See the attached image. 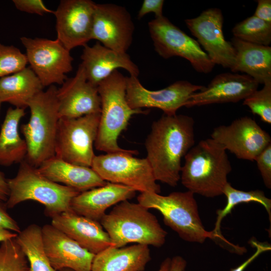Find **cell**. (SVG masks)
<instances>
[{
  "label": "cell",
  "instance_id": "cell-1",
  "mask_svg": "<svg viewBox=\"0 0 271 271\" xmlns=\"http://www.w3.org/2000/svg\"><path fill=\"white\" fill-rule=\"evenodd\" d=\"M194 120L188 115L164 114L153 122L145 147L156 181L171 187L180 180L181 161L194 145Z\"/></svg>",
  "mask_w": 271,
  "mask_h": 271
},
{
  "label": "cell",
  "instance_id": "cell-2",
  "mask_svg": "<svg viewBox=\"0 0 271 271\" xmlns=\"http://www.w3.org/2000/svg\"><path fill=\"white\" fill-rule=\"evenodd\" d=\"M184 159L180 179L188 191L209 198L223 194L232 167L222 145L212 138L201 140Z\"/></svg>",
  "mask_w": 271,
  "mask_h": 271
},
{
  "label": "cell",
  "instance_id": "cell-3",
  "mask_svg": "<svg viewBox=\"0 0 271 271\" xmlns=\"http://www.w3.org/2000/svg\"><path fill=\"white\" fill-rule=\"evenodd\" d=\"M126 77L116 70L97 86L101 110L94 147L106 153H126L133 155L138 151L121 148L118 137L124 130L134 114H147L142 109H132L126 98Z\"/></svg>",
  "mask_w": 271,
  "mask_h": 271
},
{
  "label": "cell",
  "instance_id": "cell-4",
  "mask_svg": "<svg viewBox=\"0 0 271 271\" xmlns=\"http://www.w3.org/2000/svg\"><path fill=\"white\" fill-rule=\"evenodd\" d=\"M112 246H125L136 243L160 247L166 241L167 232L149 209L140 204L123 201L100 220Z\"/></svg>",
  "mask_w": 271,
  "mask_h": 271
},
{
  "label": "cell",
  "instance_id": "cell-5",
  "mask_svg": "<svg viewBox=\"0 0 271 271\" xmlns=\"http://www.w3.org/2000/svg\"><path fill=\"white\" fill-rule=\"evenodd\" d=\"M57 89L55 85H51L29 100V120L20 126L21 132L27 146L25 160L36 168L55 156V140L60 119Z\"/></svg>",
  "mask_w": 271,
  "mask_h": 271
},
{
  "label": "cell",
  "instance_id": "cell-6",
  "mask_svg": "<svg viewBox=\"0 0 271 271\" xmlns=\"http://www.w3.org/2000/svg\"><path fill=\"white\" fill-rule=\"evenodd\" d=\"M9 195L5 204L11 209L21 202L33 200L45 206L46 216L52 217L72 211L71 202L79 193L71 187L49 180L24 160L20 164L16 176L8 179Z\"/></svg>",
  "mask_w": 271,
  "mask_h": 271
},
{
  "label": "cell",
  "instance_id": "cell-7",
  "mask_svg": "<svg viewBox=\"0 0 271 271\" xmlns=\"http://www.w3.org/2000/svg\"><path fill=\"white\" fill-rule=\"evenodd\" d=\"M194 195L189 191L174 192L167 196L143 192L137 200L147 208L158 210L165 224L185 241L202 243L207 238L219 239L213 231H208L204 227Z\"/></svg>",
  "mask_w": 271,
  "mask_h": 271
},
{
  "label": "cell",
  "instance_id": "cell-8",
  "mask_svg": "<svg viewBox=\"0 0 271 271\" xmlns=\"http://www.w3.org/2000/svg\"><path fill=\"white\" fill-rule=\"evenodd\" d=\"M100 113L77 118H60L56 137L55 156L73 164L91 167L95 156Z\"/></svg>",
  "mask_w": 271,
  "mask_h": 271
},
{
  "label": "cell",
  "instance_id": "cell-9",
  "mask_svg": "<svg viewBox=\"0 0 271 271\" xmlns=\"http://www.w3.org/2000/svg\"><path fill=\"white\" fill-rule=\"evenodd\" d=\"M91 168L105 181L129 186L141 193L161 192L146 158L126 153H106L95 155Z\"/></svg>",
  "mask_w": 271,
  "mask_h": 271
},
{
  "label": "cell",
  "instance_id": "cell-10",
  "mask_svg": "<svg viewBox=\"0 0 271 271\" xmlns=\"http://www.w3.org/2000/svg\"><path fill=\"white\" fill-rule=\"evenodd\" d=\"M151 38L156 52L162 58L179 56L187 60L194 69L203 73L210 72L215 64L192 38L164 16L148 23Z\"/></svg>",
  "mask_w": 271,
  "mask_h": 271
},
{
  "label": "cell",
  "instance_id": "cell-11",
  "mask_svg": "<svg viewBox=\"0 0 271 271\" xmlns=\"http://www.w3.org/2000/svg\"><path fill=\"white\" fill-rule=\"evenodd\" d=\"M20 40L26 49L28 63L43 87L63 84L67 79L66 74L73 69L70 51L57 39L23 37Z\"/></svg>",
  "mask_w": 271,
  "mask_h": 271
},
{
  "label": "cell",
  "instance_id": "cell-12",
  "mask_svg": "<svg viewBox=\"0 0 271 271\" xmlns=\"http://www.w3.org/2000/svg\"><path fill=\"white\" fill-rule=\"evenodd\" d=\"M126 98L132 109L157 108L167 115L176 114L177 111L185 106L190 96L204 86L180 80L165 88L150 90L146 88L137 77H126Z\"/></svg>",
  "mask_w": 271,
  "mask_h": 271
},
{
  "label": "cell",
  "instance_id": "cell-13",
  "mask_svg": "<svg viewBox=\"0 0 271 271\" xmlns=\"http://www.w3.org/2000/svg\"><path fill=\"white\" fill-rule=\"evenodd\" d=\"M211 138L239 159L253 161L271 144L270 135L252 118L243 116L216 127Z\"/></svg>",
  "mask_w": 271,
  "mask_h": 271
},
{
  "label": "cell",
  "instance_id": "cell-14",
  "mask_svg": "<svg viewBox=\"0 0 271 271\" xmlns=\"http://www.w3.org/2000/svg\"><path fill=\"white\" fill-rule=\"evenodd\" d=\"M134 26L124 7L113 4H96L91 39L119 53H125L133 39Z\"/></svg>",
  "mask_w": 271,
  "mask_h": 271
},
{
  "label": "cell",
  "instance_id": "cell-15",
  "mask_svg": "<svg viewBox=\"0 0 271 271\" xmlns=\"http://www.w3.org/2000/svg\"><path fill=\"white\" fill-rule=\"evenodd\" d=\"M95 4L90 0H62L54 11L57 39L69 51L92 39Z\"/></svg>",
  "mask_w": 271,
  "mask_h": 271
},
{
  "label": "cell",
  "instance_id": "cell-16",
  "mask_svg": "<svg viewBox=\"0 0 271 271\" xmlns=\"http://www.w3.org/2000/svg\"><path fill=\"white\" fill-rule=\"evenodd\" d=\"M185 22L212 62L231 69L234 63L235 51L231 42L224 37L221 11L210 8L196 18L185 20Z\"/></svg>",
  "mask_w": 271,
  "mask_h": 271
},
{
  "label": "cell",
  "instance_id": "cell-17",
  "mask_svg": "<svg viewBox=\"0 0 271 271\" xmlns=\"http://www.w3.org/2000/svg\"><path fill=\"white\" fill-rule=\"evenodd\" d=\"M61 85L57 92L60 118L100 113L101 102L97 86L87 80L81 64L75 75L67 78Z\"/></svg>",
  "mask_w": 271,
  "mask_h": 271
},
{
  "label": "cell",
  "instance_id": "cell-18",
  "mask_svg": "<svg viewBox=\"0 0 271 271\" xmlns=\"http://www.w3.org/2000/svg\"><path fill=\"white\" fill-rule=\"evenodd\" d=\"M42 233L45 252L55 270L70 268L74 271H91L95 254L51 224L44 225Z\"/></svg>",
  "mask_w": 271,
  "mask_h": 271
},
{
  "label": "cell",
  "instance_id": "cell-19",
  "mask_svg": "<svg viewBox=\"0 0 271 271\" xmlns=\"http://www.w3.org/2000/svg\"><path fill=\"white\" fill-rule=\"evenodd\" d=\"M258 83L246 74L223 73L216 75L207 87L192 94L185 106L237 102L257 90Z\"/></svg>",
  "mask_w": 271,
  "mask_h": 271
},
{
  "label": "cell",
  "instance_id": "cell-20",
  "mask_svg": "<svg viewBox=\"0 0 271 271\" xmlns=\"http://www.w3.org/2000/svg\"><path fill=\"white\" fill-rule=\"evenodd\" d=\"M81 59L87 80L96 86L118 68L125 69L131 76L138 77L140 74L127 53L117 52L98 42L92 46H84Z\"/></svg>",
  "mask_w": 271,
  "mask_h": 271
},
{
  "label": "cell",
  "instance_id": "cell-21",
  "mask_svg": "<svg viewBox=\"0 0 271 271\" xmlns=\"http://www.w3.org/2000/svg\"><path fill=\"white\" fill-rule=\"evenodd\" d=\"M51 224L81 246L96 254L109 246L111 240L99 221L65 212L52 218Z\"/></svg>",
  "mask_w": 271,
  "mask_h": 271
},
{
  "label": "cell",
  "instance_id": "cell-22",
  "mask_svg": "<svg viewBox=\"0 0 271 271\" xmlns=\"http://www.w3.org/2000/svg\"><path fill=\"white\" fill-rule=\"evenodd\" d=\"M136 191L130 187L108 182L79 193L72 200L71 209L78 215L100 221L107 209L133 198Z\"/></svg>",
  "mask_w": 271,
  "mask_h": 271
},
{
  "label": "cell",
  "instance_id": "cell-23",
  "mask_svg": "<svg viewBox=\"0 0 271 271\" xmlns=\"http://www.w3.org/2000/svg\"><path fill=\"white\" fill-rule=\"evenodd\" d=\"M37 168L52 181L79 192L102 186L107 183L91 167L70 163L55 156L44 161Z\"/></svg>",
  "mask_w": 271,
  "mask_h": 271
},
{
  "label": "cell",
  "instance_id": "cell-24",
  "mask_svg": "<svg viewBox=\"0 0 271 271\" xmlns=\"http://www.w3.org/2000/svg\"><path fill=\"white\" fill-rule=\"evenodd\" d=\"M235 51L234 73L242 72L258 84L271 80V47L249 43L233 37L230 42Z\"/></svg>",
  "mask_w": 271,
  "mask_h": 271
},
{
  "label": "cell",
  "instance_id": "cell-25",
  "mask_svg": "<svg viewBox=\"0 0 271 271\" xmlns=\"http://www.w3.org/2000/svg\"><path fill=\"white\" fill-rule=\"evenodd\" d=\"M151 259L147 245L110 246L95 255L91 271H143Z\"/></svg>",
  "mask_w": 271,
  "mask_h": 271
},
{
  "label": "cell",
  "instance_id": "cell-26",
  "mask_svg": "<svg viewBox=\"0 0 271 271\" xmlns=\"http://www.w3.org/2000/svg\"><path fill=\"white\" fill-rule=\"evenodd\" d=\"M25 109L9 107L0 130V166L9 167L25 160L27 146L19 133V124Z\"/></svg>",
  "mask_w": 271,
  "mask_h": 271
},
{
  "label": "cell",
  "instance_id": "cell-27",
  "mask_svg": "<svg viewBox=\"0 0 271 271\" xmlns=\"http://www.w3.org/2000/svg\"><path fill=\"white\" fill-rule=\"evenodd\" d=\"M40 80L30 67L0 78V101L15 107H28L30 99L43 90Z\"/></svg>",
  "mask_w": 271,
  "mask_h": 271
},
{
  "label": "cell",
  "instance_id": "cell-28",
  "mask_svg": "<svg viewBox=\"0 0 271 271\" xmlns=\"http://www.w3.org/2000/svg\"><path fill=\"white\" fill-rule=\"evenodd\" d=\"M16 239L28 259L30 271H56L45 252L42 227L30 224L21 231Z\"/></svg>",
  "mask_w": 271,
  "mask_h": 271
},
{
  "label": "cell",
  "instance_id": "cell-29",
  "mask_svg": "<svg viewBox=\"0 0 271 271\" xmlns=\"http://www.w3.org/2000/svg\"><path fill=\"white\" fill-rule=\"evenodd\" d=\"M223 194L225 195L227 198V203L222 209H218L216 211L217 217L215 225V228L213 232L218 236L221 240L225 241L229 244L222 235L220 231L221 222L222 220L227 214L230 213L232 209L237 205L242 203H249L255 202L262 205L266 210L271 220V200L266 197L262 191L259 190L244 191L236 189L233 187L228 182L224 188Z\"/></svg>",
  "mask_w": 271,
  "mask_h": 271
},
{
  "label": "cell",
  "instance_id": "cell-30",
  "mask_svg": "<svg viewBox=\"0 0 271 271\" xmlns=\"http://www.w3.org/2000/svg\"><path fill=\"white\" fill-rule=\"evenodd\" d=\"M232 32L234 37L249 43L269 46L271 42V23L253 15L237 23Z\"/></svg>",
  "mask_w": 271,
  "mask_h": 271
},
{
  "label": "cell",
  "instance_id": "cell-31",
  "mask_svg": "<svg viewBox=\"0 0 271 271\" xmlns=\"http://www.w3.org/2000/svg\"><path fill=\"white\" fill-rule=\"evenodd\" d=\"M0 271H30L28 259L16 238L1 242Z\"/></svg>",
  "mask_w": 271,
  "mask_h": 271
},
{
  "label": "cell",
  "instance_id": "cell-32",
  "mask_svg": "<svg viewBox=\"0 0 271 271\" xmlns=\"http://www.w3.org/2000/svg\"><path fill=\"white\" fill-rule=\"evenodd\" d=\"M260 90H256L244 99L243 104L251 112L258 115L261 120L271 123V80L264 83Z\"/></svg>",
  "mask_w": 271,
  "mask_h": 271
},
{
  "label": "cell",
  "instance_id": "cell-33",
  "mask_svg": "<svg viewBox=\"0 0 271 271\" xmlns=\"http://www.w3.org/2000/svg\"><path fill=\"white\" fill-rule=\"evenodd\" d=\"M27 64L26 54L19 49L0 43V78L23 70Z\"/></svg>",
  "mask_w": 271,
  "mask_h": 271
},
{
  "label": "cell",
  "instance_id": "cell-34",
  "mask_svg": "<svg viewBox=\"0 0 271 271\" xmlns=\"http://www.w3.org/2000/svg\"><path fill=\"white\" fill-rule=\"evenodd\" d=\"M264 185L271 188V144L267 146L255 158Z\"/></svg>",
  "mask_w": 271,
  "mask_h": 271
},
{
  "label": "cell",
  "instance_id": "cell-35",
  "mask_svg": "<svg viewBox=\"0 0 271 271\" xmlns=\"http://www.w3.org/2000/svg\"><path fill=\"white\" fill-rule=\"evenodd\" d=\"M16 8L19 11L29 14L43 16L47 13H53L42 0H14Z\"/></svg>",
  "mask_w": 271,
  "mask_h": 271
},
{
  "label": "cell",
  "instance_id": "cell-36",
  "mask_svg": "<svg viewBox=\"0 0 271 271\" xmlns=\"http://www.w3.org/2000/svg\"><path fill=\"white\" fill-rule=\"evenodd\" d=\"M163 0H144L138 14V19H141L146 15L153 13L155 18L163 16Z\"/></svg>",
  "mask_w": 271,
  "mask_h": 271
},
{
  "label": "cell",
  "instance_id": "cell-37",
  "mask_svg": "<svg viewBox=\"0 0 271 271\" xmlns=\"http://www.w3.org/2000/svg\"><path fill=\"white\" fill-rule=\"evenodd\" d=\"M7 207L0 201V227L19 233L21 231L18 223L10 215Z\"/></svg>",
  "mask_w": 271,
  "mask_h": 271
},
{
  "label": "cell",
  "instance_id": "cell-38",
  "mask_svg": "<svg viewBox=\"0 0 271 271\" xmlns=\"http://www.w3.org/2000/svg\"><path fill=\"white\" fill-rule=\"evenodd\" d=\"M251 244L256 247V251L249 258L246 260L240 265L234 268H231L229 271H243L244 269L259 254L264 251L270 250V245L266 243H261L255 240H251Z\"/></svg>",
  "mask_w": 271,
  "mask_h": 271
},
{
  "label": "cell",
  "instance_id": "cell-39",
  "mask_svg": "<svg viewBox=\"0 0 271 271\" xmlns=\"http://www.w3.org/2000/svg\"><path fill=\"white\" fill-rule=\"evenodd\" d=\"M253 16L271 23V1L258 0L257 6Z\"/></svg>",
  "mask_w": 271,
  "mask_h": 271
},
{
  "label": "cell",
  "instance_id": "cell-40",
  "mask_svg": "<svg viewBox=\"0 0 271 271\" xmlns=\"http://www.w3.org/2000/svg\"><path fill=\"white\" fill-rule=\"evenodd\" d=\"M7 179L4 173L0 171V201L6 202L9 195Z\"/></svg>",
  "mask_w": 271,
  "mask_h": 271
},
{
  "label": "cell",
  "instance_id": "cell-41",
  "mask_svg": "<svg viewBox=\"0 0 271 271\" xmlns=\"http://www.w3.org/2000/svg\"><path fill=\"white\" fill-rule=\"evenodd\" d=\"M186 260L180 256H174L171 259L169 271H184L186 266Z\"/></svg>",
  "mask_w": 271,
  "mask_h": 271
},
{
  "label": "cell",
  "instance_id": "cell-42",
  "mask_svg": "<svg viewBox=\"0 0 271 271\" xmlns=\"http://www.w3.org/2000/svg\"><path fill=\"white\" fill-rule=\"evenodd\" d=\"M18 233L0 227V242L6 239L16 238Z\"/></svg>",
  "mask_w": 271,
  "mask_h": 271
},
{
  "label": "cell",
  "instance_id": "cell-43",
  "mask_svg": "<svg viewBox=\"0 0 271 271\" xmlns=\"http://www.w3.org/2000/svg\"><path fill=\"white\" fill-rule=\"evenodd\" d=\"M171 259L166 258L161 264L159 269L158 271H169L171 266Z\"/></svg>",
  "mask_w": 271,
  "mask_h": 271
},
{
  "label": "cell",
  "instance_id": "cell-44",
  "mask_svg": "<svg viewBox=\"0 0 271 271\" xmlns=\"http://www.w3.org/2000/svg\"><path fill=\"white\" fill-rule=\"evenodd\" d=\"M58 271H74V270L70 268H63Z\"/></svg>",
  "mask_w": 271,
  "mask_h": 271
},
{
  "label": "cell",
  "instance_id": "cell-45",
  "mask_svg": "<svg viewBox=\"0 0 271 271\" xmlns=\"http://www.w3.org/2000/svg\"><path fill=\"white\" fill-rule=\"evenodd\" d=\"M2 103V102L0 101V110H1V107Z\"/></svg>",
  "mask_w": 271,
  "mask_h": 271
}]
</instances>
